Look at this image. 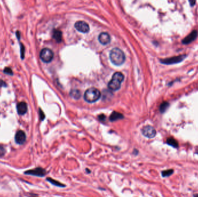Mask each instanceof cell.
Wrapping results in <instances>:
<instances>
[{
  "instance_id": "obj_23",
  "label": "cell",
  "mask_w": 198,
  "mask_h": 197,
  "mask_svg": "<svg viewBox=\"0 0 198 197\" xmlns=\"http://www.w3.org/2000/svg\"><path fill=\"white\" fill-rule=\"evenodd\" d=\"M40 117L41 119L43 120L45 119V114L43 113V112L42 111L41 109H40Z\"/></svg>"
},
{
  "instance_id": "obj_24",
  "label": "cell",
  "mask_w": 198,
  "mask_h": 197,
  "mask_svg": "<svg viewBox=\"0 0 198 197\" xmlns=\"http://www.w3.org/2000/svg\"><path fill=\"white\" fill-rule=\"evenodd\" d=\"M0 86H7V84L3 80H0Z\"/></svg>"
},
{
  "instance_id": "obj_7",
  "label": "cell",
  "mask_w": 198,
  "mask_h": 197,
  "mask_svg": "<svg viewBox=\"0 0 198 197\" xmlns=\"http://www.w3.org/2000/svg\"><path fill=\"white\" fill-rule=\"evenodd\" d=\"M74 26L75 28L79 32L83 33H87L89 31V26L88 25V24L84 21L77 22Z\"/></svg>"
},
{
  "instance_id": "obj_20",
  "label": "cell",
  "mask_w": 198,
  "mask_h": 197,
  "mask_svg": "<svg viewBox=\"0 0 198 197\" xmlns=\"http://www.w3.org/2000/svg\"><path fill=\"white\" fill-rule=\"evenodd\" d=\"M4 72L8 74V75H13V72L12 71V69L9 68V67H6L4 69Z\"/></svg>"
},
{
  "instance_id": "obj_4",
  "label": "cell",
  "mask_w": 198,
  "mask_h": 197,
  "mask_svg": "<svg viewBox=\"0 0 198 197\" xmlns=\"http://www.w3.org/2000/svg\"><path fill=\"white\" fill-rule=\"evenodd\" d=\"M53 53L48 48H44L40 53V58L44 62H50L53 59Z\"/></svg>"
},
{
  "instance_id": "obj_10",
  "label": "cell",
  "mask_w": 198,
  "mask_h": 197,
  "mask_svg": "<svg viewBox=\"0 0 198 197\" xmlns=\"http://www.w3.org/2000/svg\"><path fill=\"white\" fill-rule=\"evenodd\" d=\"M99 41L103 45H107L111 41L110 35L107 33H102L99 36Z\"/></svg>"
},
{
  "instance_id": "obj_5",
  "label": "cell",
  "mask_w": 198,
  "mask_h": 197,
  "mask_svg": "<svg viewBox=\"0 0 198 197\" xmlns=\"http://www.w3.org/2000/svg\"><path fill=\"white\" fill-rule=\"evenodd\" d=\"M185 57H186L185 55H180L178 56H175V57H173L170 58L161 60V62L164 64H167V65L177 64V63H179L181 61H182Z\"/></svg>"
},
{
  "instance_id": "obj_26",
  "label": "cell",
  "mask_w": 198,
  "mask_h": 197,
  "mask_svg": "<svg viewBox=\"0 0 198 197\" xmlns=\"http://www.w3.org/2000/svg\"><path fill=\"white\" fill-rule=\"evenodd\" d=\"M99 119L100 120H104L105 119V116L104 115H101L99 116Z\"/></svg>"
},
{
  "instance_id": "obj_9",
  "label": "cell",
  "mask_w": 198,
  "mask_h": 197,
  "mask_svg": "<svg viewBox=\"0 0 198 197\" xmlns=\"http://www.w3.org/2000/svg\"><path fill=\"white\" fill-rule=\"evenodd\" d=\"M26 136L25 133L23 131H18L15 135V141L18 144L22 145L26 141Z\"/></svg>"
},
{
  "instance_id": "obj_8",
  "label": "cell",
  "mask_w": 198,
  "mask_h": 197,
  "mask_svg": "<svg viewBox=\"0 0 198 197\" xmlns=\"http://www.w3.org/2000/svg\"><path fill=\"white\" fill-rule=\"evenodd\" d=\"M198 31L194 30L190 34L188 35L187 36H186L182 41V43L185 45H187L189 43H191L194 40L196 39V38L198 36Z\"/></svg>"
},
{
  "instance_id": "obj_25",
  "label": "cell",
  "mask_w": 198,
  "mask_h": 197,
  "mask_svg": "<svg viewBox=\"0 0 198 197\" xmlns=\"http://www.w3.org/2000/svg\"><path fill=\"white\" fill-rule=\"evenodd\" d=\"M189 2H190V5L192 7V6L195 5V4L196 3V1H190Z\"/></svg>"
},
{
  "instance_id": "obj_22",
  "label": "cell",
  "mask_w": 198,
  "mask_h": 197,
  "mask_svg": "<svg viewBox=\"0 0 198 197\" xmlns=\"http://www.w3.org/2000/svg\"><path fill=\"white\" fill-rule=\"evenodd\" d=\"M21 45V56H22V59H24V56H25V48L24 46L22 44H20Z\"/></svg>"
},
{
  "instance_id": "obj_13",
  "label": "cell",
  "mask_w": 198,
  "mask_h": 197,
  "mask_svg": "<svg viewBox=\"0 0 198 197\" xmlns=\"http://www.w3.org/2000/svg\"><path fill=\"white\" fill-rule=\"evenodd\" d=\"M123 116L121 113L116 112H114L110 117V120L111 121H115L117 120L122 119H123Z\"/></svg>"
},
{
  "instance_id": "obj_12",
  "label": "cell",
  "mask_w": 198,
  "mask_h": 197,
  "mask_svg": "<svg viewBox=\"0 0 198 197\" xmlns=\"http://www.w3.org/2000/svg\"><path fill=\"white\" fill-rule=\"evenodd\" d=\"M26 173H27V174H30V175H33L37 176L43 177V176H45L46 172L43 168H36L34 170L28 171Z\"/></svg>"
},
{
  "instance_id": "obj_2",
  "label": "cell",
  "mask_w": 198,
  "mask_h": 197,
  "mask_svg": "<svg viewBox=\"0 0 198 197\" xmlns=\"http://www.w3.org/2000/svg\"><path fill=\"white\" fill-rule=\"evenodd\" d=\"M124 79V75L120 72H115L112 76L111 80L108 84V87L113 91L118 90L120 88L121 83Z\"/></svg>"
},
{
  "instance_id": "obj_19",
  "label": "cell",
  "mask_w": 198,
  "mask_h": 197,
  "mask_svg": "<svg viewBox=\"0 0 198 197\" xmlns=\"http://www.w3.org/2000/svg\"><path fill=\"white\" fill-rule=\"evenodd\" d=\"M174 171L173 169H168V170H165L162 172V175L163 177H167L172 175Z\"/></svg>"
},
{
  "instance_id": "obj_14",
  "label": "cell",
  "mask_w": 198,
  "mask_h": 197,
  "mask_svg": "<svg viewBox=\"0 0 198 197\" xmlns=\"http://www.w3.org/2000/svg\"><path fill=\"white\" fill-rule=\"evenodd\" d=\"M62 36V34L61 32L59 30H55L53 31V38L58 42H61V38Z\"/></svg>"
},
{
  "instance_id": "obj_15",
  "label": "cell",
  "mask_w": 198,
  "mask_h": 197,
  "mask_svg": "<svg viewBox=\"0 0 198 197\" xmlns=\"http://www.w3.org/2000/svg\"><path fill=\"white\" fill-rule=\"evenodd\" d=\"M167 143L170 145V146H173L174 147H179V143H178V142L173 138H169L167 139V141H166Z\"/></svg>"
},
{
  "instance_id": "obj_16",
  "label": "cell",
  "mask_w": 198,
  "mask_h": 197,
  "mask_svg": "<svg viewBox=\"0 0 198 197\" xmlns=\"http://www.w3.org/2000/svg\"><path fill=\"white\" fill-rule=\"evenodd\" d=\"M70 95L72 98L75 99V100H78L81 97V92L77 89H74V90H72L70 91Z\"/></svg>"
},
{
  "instance_id": "obj_1",
  "label": "cell",
  "mask_w": 198,
  "mask_h": 197,
  "mask_svg": "<svg viewBox=\"0 0 198 197\" xmlns=\"http://www.w3.org/2000/svg\"><path fill=\"white\" fill-rule=\"evenodd\" d=\"M110 59L115 65H121L125 61L126 57L123 51L119 48H115L110 53Z\"/></svg>"
},
{
  "instance_id": "obj_17",
  "label": "cell",
  "mask_w": 198,
  "mask_h": 197,
  "mask_svg": "<svg viewBox=\"0 0 198 197\" xmlns=\"http://www.w3.org/2000/svg\"><path fill=\"white\" fill-rule=\"evenodd\" d=\"M169 103L167 102L164 101V103H162L160 105V108H159V110L161 113H164V112L166 111V110L168 109V108L169 107Z\"/></svg>"
},
{
  "instance_id": "obj_18",
  "label": "cell",
  "mask_w": 198,
  "mask_h": 197,
  "mask_svg": "<svg viewBox=\"0 0 198 197\" xmlns=\"http://www.w3.org/2000/svg\"><path fill=\"white\" fill-rule=\"evenodd\" d=\"M47 180L49 181L51 183H52V184H53L56 186H58V187H65V185L61 183V182L58 181L57 180H54V179H51V178H48V179H47Z\"/></svg>"
},
{
  "instance_id": "obj_6",
  "label": "cell",
  "mask_w": 198,
  "mask_h": 197,
  "mask_svg": "<svg viewBox=\"0 0 198 197\" xmlns=\"http://www.w3.org/2000/svg\"><path fill=\"white\" fill-rule=\"evenodd\" d=\"M141 131L143 135L148 138H153L156 135V131L155 129L151 126H146L144 127L142 129Z\"/></svg>"
},
{
  "instance_id": "obj_3",
  "label": "cell",
  "mask_w": 198,
  "mask_h": 197,
  "mask_svg": "<svg viewBox=\"0 0 198 197\" xmlns=\"http://www.w3.org/2000/svg\"><path fill=\"white\" fill-rule=\"evenodd\" d=\"M100 97V91L94 87L88 88L84 94V99L86 102L89 103H95L99 100Z\"/></svg>"
},
{
  "instance_id": "obj_21",
  "label": "cell",
  "mask_w": 198,
  "mask_h": 197,
  "mask_svg": "<svg viewBox=\"0 0 198 197\" xmlns=\"http://www.w3.org/2000/svg\"><path fill=\"white\" fill-rule=\"evenodd\" d=\"M5 154V149L3 146H0V157H2Z\"/></svg>"
},
{
  "instance_id": "obj_11",
  "label": "cell",
  "mask_w": 198,
  "mask_h": 197,
  "mask_svg": "<svg viewBox=\"0 0 198 197\" xmlns=\"http://www.w3.org/2000/svg\"><path fill=\"white\" fill-rule=\"evenodd\" d=\"M17 113L20 115H23L27 111V105L26 103L21 102L17 105Z\"/></svg>"
},
{
  "instance_id": "obj_27",
  "label": "cell",
  "mask_w": 198,
  "mask_h": 197,
  "mask_svg": "<svg viewBox=\"0 0 198 197\" xmlns=\"http://www.w3.org/2000/svg\"><path fill=\"white\" fill-rule=\"evenodd\" d=\"M194 197H198V194H195V195L194 196Z\"/></svg>"
}]
</instances>
